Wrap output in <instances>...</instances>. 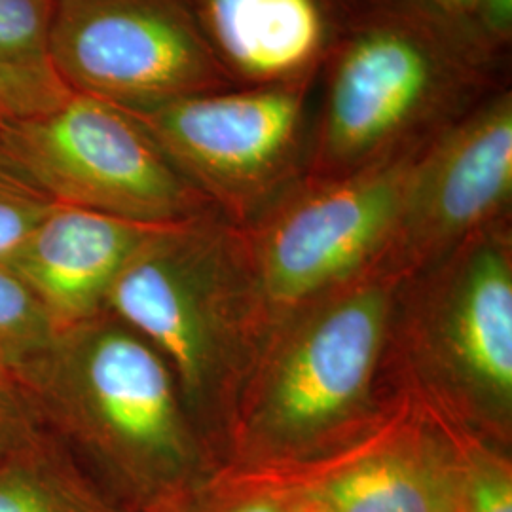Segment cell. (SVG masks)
Instances as JSON below:
<instances>
[{"label": "cell", "mask_w": 512, "mask_h": 512, "mask_svg": "<svg viewBox=\"0 0 512 512\" xmlns=\"http://www.w3.org/2000/svg\"><path fill=\"white\" fill-rule=\"evenodd\" d=\"M404 279L376 266L275 319L241 387L224 467L289 473L365 439L401 401L384 389Z\"/></svg>", "instance_id": "obj_1"}, {"label": "cell", "mask_w": 512, "mask_h": 512, "mask_svg": "<svg viewBox=\"0 0 512 512\" xmlns=\"http://www.w3.org/2000/svg\"><path fill=\"white\" fill-rule=\"evenodd\" d=\"M503 63L421 0H361L319 76L304 177L346 175L439 135L505 88Z\"/></svg>", "instance_id": "obj_2"}, {"label": "cell", "mask_w": 512, "mask_h": 512, "mask_svg": "<svg viewBox=\"0 0 512 512\" xmlns=\"http://www.w3.org/2000/svg\"><path fill=\"white\" fill-rule=\"evenodd\" d=\"M18 380L128 512L156 511L224 469L190 420L171 368L107 311L57 332Z\"/></svg>", "instance_id": "obj_3"}, {"label": "cell", "mask_w": 512, "mask_h": 512, "mask_svg": "<svg viewBox=\"0 0 512 512\" xmlns=\"http://www.w3.org/2000/svg\"><path fill=\"white\" fill-rule=\"evenodd\" d=\"M105 311L171 368L224 467L234 406L272 329L239 226L207 215L158 228L116 277Z\"/></svg>", "instance_id": "obj_4"}, {"label": "cell", "mask_w": 512, "mask_h": 512, "mask_svg": "<svg viewBox=\"0 0 512 512\" xmlns=\"http://www.w3.org/2000/svg\"><path fill=\"white\" fill-rule=\"evenodd\" d=\"M391 357L401 387L421 403L511 452V215L404 279Z\"/></svg>", "instance_id": "obj_5"}, {"label": "cell", "mask_w": 512, "mask_h": 512, "mask_svg": "<svg viewBox=\"0 0 512 512\" xmlns=\"http://www.w3.org/2000/svg\"><path fill=\"white\" fill-rule=\"evenodd\" d=\"M0 154L55 203L147 226L220 215L141 120L92 95L0 118Z\"/></svg>", "instance_id": "obj_6"}, {"label": "cell", "mask_w": 512, "mask_h": 512, "mask_svg": "<svg viewBox=\"0 0 512 512\" xmlns=\"http://www.w3.org/2000/svg\"><path fill=\"white\" fill-rule=\"evenodd\" d=\"M431 139L346 175L302 177L258 217L239 226L272 325L380 266L412 171Z\"/></svg>", "instance_id": "obj_7"}, {"label": "cell", "mask_w": 512, "mask_h": 512, "mask_svg": "<svg viewBox=\"0 0 512 512\" xmlns=\"http://www.w3.org/2000/svg\"><path fill=\"white\" fill-rule=\"evenodd\" d=\"M313 86L232 88L129 112L224 219L245 226L304 177Z\"/></svg>", "instance_id": "obj_8"}, {"label": "cell", "mask_w": 512, "mask_h": 512, "mask_svg": "<svg viewBox=\"0 0 512 512\" xmlns=\"http://www.w3.org/2000/svg\"><path fill=\"white\" fill-rule=\"evenodd\" d=\"M48 54L71 92L131 112L238 88L186 0H54Z\"/></svg>", "instance_id": "obj_9"}, {"label": "cell", "mask_w": 512, "mask_h": 512, "mask_svg": "<svg viewBox=\"0 0 512 512\" xmlns=\"http://www.w3.org/2000/svg\"><path fill=\"white\" fill-rule=\"evenodd\" d=\"M511 198L512 92L503 88L423 148L380 266L418 274L509 217Z\"/></svg>", "instance_id": "obj_10"}, {"label": "cell", "mask_w": 512, "mask_h": 512, "mask_svg": "<svg viewBox=\"0 0 512 512\" xmlns=\"http://www.w3.org/2000/svg\"><path fill=\"white\" fill-rule=\"evenodd\" d=\"M264 475L304 486L330 512H459L463 452L458 427L404 389L384 423L344 452Z\"/></svg>", "instance_id": "obj_11"}, {"label": "cell", "mask_w": 512, "mask_h": 512, "mask_svg": "<svg viewBox=\"0 0 512 512\" xmlns=\"http://www.w3.org/2000/svg\"><path fill=\"white\" fill-rule=\"evenodd\" d=\"M361 0H186L238 88L315 84Z\"/></svg>", "instance_id": "obj_12"}, {"label": "cell", "mask_w": 512, "mask_h": 512, "mask_svg": "<svg viewBox=\"0 0 512 512\" xmlns=\"http://www.w3.org/2000/svg\"><path fill=\"white\" fill-rule=\"evenodd\" d=\"M158 228L55 203L2 266L61 332L105 313L116 277Z\"/></svg>", "instance_id": "obj_13"}, {"label": "cell", "mask_w": 512, "mask_h": 512, "mask_svg": "<svg viewBox=\"0 0 512 512\" xmlns=\"http://www.w3.org/2000/svg\"><path fill=\"white\" fill-rule=\"evenodd\" d=\"M0 512H128L38 433L0 463Z\"/></svg>", "instance_id": "obj_14"}, {"label": "cell", "mask_w": 512, "mask_h": 512, "mask_svg": "<svg viewBox=\"0 0 512 512\" xmlns=\"http://www.w3.org/2000/svg\"><path fill=\"white\" fill-rule=\"evenodd\" d=\"M294 497L291 482L224 467L196 490L152 512H291Z\"/></svg>", "instance_id": "obj_15"}, {"label": "cell", "mask_w": 512, "mask_h": 512, "mask_svg": "<svg viewBox=\"0 0 512 512\" xmlns=\"http://www.w3.org/2000/svg\"><path fill=\"white\" fill-rule=\"evenodd\" d=\"M55 330L33 293L0 266V374H19L52 346Z\"/></svg>", "instance_id": "obj_16"}, {"label": "cell", "mask_w": 512, "mask_h": 512, "mask_svg": "<svg viewBox=\"0 0 512 512\" xmlns=\"http://www.w3.org/2000/svg\"><path fill=\"white\" fill-rule=\"evenodd\" d=\"M458 433L463 452L459 512H512L511 452L461 429Z\"/></svg>", "instance_id": "obj_17"}, {"label": "cell", "mask_w": 512, "mask_h": 512, "mask_svg": "<svg viewBox=\"0 0 512 512\" xmlns=\"http://www.w3.org/2000/svg\"><path fill=\"white\" fill-rule=\"evenodd\" d=\"M52 16L54 0H0V65L54 71L48 54Z\"/></svg>", "instance_id": "obj_18"}, {"label": "cell", "mask_w": 512, "mask_h": 512, "mask_svg": "<svg viewBox=\"0 0 512 512\" xmlns=\"http://www.w3.org/2000/svg\"><path fill=\"white\" fill-rule=\"evenodd\" d=\"M54 205V200L0 154V266L18 251Z\"/></svg>", "instance_id": "obj_19"}, {"label": "cell", "mask_w": 512, "mask_h": 512, "mask_svg": "<svg viewBox=\"0 0 512 512\" xmlns=\"http://www.w3.org/2000/svg\"><path fill=\"white\" fill-rule=\"evenodd\" d=\"M71 90L54 71H31L0 65V116L18 118L54 109Z\"/></svg>", "instance_id": "obj_20"}, {"label": "cell", "mask_w": 512, "mask_h": 512, "mask_svg": "<svg viewBox=\"0 0 512 512\" xmlns=\"http://www.w3.org/2000/svg\"><path fill=\"white\" fill-rule=\"evenodd\" d=\"M38 406L18 378L0 374V463L40 433Z\"/></svg>", "instance_id": "obj_21"}, {"label": "cell", "mask_w": 512, "mask_h": 512, "mask_svg": "<svg viewBox=\"0 0 512 512\" xmlns=\"http://www.w3.org/2000/svg\"><path fill=\"white\" fill-rule=\"evenodd\" d=\"M478 31L497 52H507L512 40V0H480Z\"/></svg>", "instance_id": "obj_22"}, {"label": "cell", "mask_w": 512, "mask_h": 512, "mask_svg": "<svg viewBox=\"0 0 512 512\" xmlns=\"http://www.w3.org/2000/svg\"><path fill=\"white\" fill-rule=\"evenodd\" d=\"M435 8L442 16L454 19L478 31V6L480 0H421ZM480 33V31H478Z\"/></svg>", "instance_id": "obj_23"}, {"label": "cell", "mask_w": 512, "mask_h": 512, "mask_svg": "<svg viewBox=\"0 0 512 512\" xmlns=\"http://www.w3.org/2000/svg\"><path fill=\"white\" fill-rule=\"evenodd\" d=\"M279 480H281V478H279ZM285 482H289V480H285ZM291 484L296 488V497H294L291 512H330L329 507L325 505V501H323L319 495H315L313 492H310V490H306V488L300 486V484H294V482H291Z\"/></svg>", "instance_id": "obj_24"}, {"label": "cell", "mask_w": 512, "mask_h": 512, "mask_svg": "<svg viewBox=\"0 0 512 512\" xmlns=\"http://www.w3.org/2000/svg\"><path fill=\"white\" fill-rule=\"evenodd\" d=\"M0 118H2V116H0Z\"/></svg>", "instance_id": "obj_25"}]
</instances>
